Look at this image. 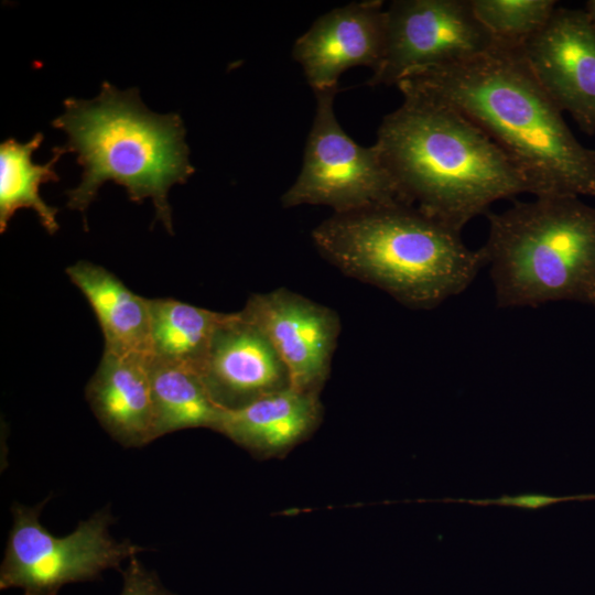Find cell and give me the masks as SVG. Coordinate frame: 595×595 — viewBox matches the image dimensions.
Segmentation results:
<instances>
[{
  "label": "cell",
  "mask_w": 595,
  "mask_h": 595,
  "mask_svg": "<svg viewBox=\"0 0 595 595\" xmlns=\"http://www.w3.org/2000/svg\"><path fill=\"white\" fill-rule=\"evenodd\" d=\"M520 47L497 43L470 60L410 73L396 86L470 120L519 170L530 194L595 196L593 149L574 137Z\"/></svg>",
  "instance_id": "1"
},
{
  "label": "cell",
  "mask_w": 595,
  "mask_h": 595,
  "mask_svg": "<svg viewBox=\"0 0 595 595\" xmlns=\"http://www.w3.org/2000/svg\"><path fill=\"white\" fill-rule=\"evenodd\" d=\"M379 126L376 145L400 199L459 231L530 188L506 154L452 107L413 94Z\"/></svg>",
  "instance_id": "2"
},
{
  "label": "cell",
  "mask_w": 595,
  "mask_h": 595,
  "mask_svg": "<svg viewBox=\"0 0 595 595\" xmlns=\"http://www.w3.org/2000/svg\"><path fill=\"white\" fill-rule=\"evenodd\" d=\"M63 104L64 112L52 126L64 131L67 141L53 149L75 153L83 167L79 184L66 192L67 207L85 214L100 186L113 182L132 202L151 198L156 219L173 234L169 190L195 172L181 116L153 112L138 88L119 90L106 80L94 99L69 97Z\"/></svg>",
  "instance_id": "3"
},
{
  "label": "cell",
  "mask_w": 595,
  "mask_h": 595,
  "mask_svg": "<svg viewBox=\"0 0 595 595\" xmlns=\"http://www.w3.org/2000/svg\"><path fill=\"white\" fill-rule=\"evenodd\" d=\"M312 238L343 273L414 310L462 294L486 267L480 248L467 247L459 230L405 204L334 213Z\"/></svg>",
  "instance_id": "4"
},
{
  "label": "cell",
  "mask_w": 595,
  "mask_h": 595,
  "mask_svg": "<svg viewBox=\"0 0 595 595\" xmlns=\"http://www.w3.org/2000/svg\"><path fill=\"white\" fill-rule=\"evenodd\" d=\"M486 216L480 250L498 307L595 306V207L580 196L549 195Z\"/></svg>",
  "instance_id": "5"
},
{
  "label": "cell",
  "mask_w": 595,
  "mask_h": 595,
  "mask_svg": "<svg viewBox=\"0 0 595 595\" xmlns=\"http://www.w3.org/2000/svg\"><path fill=\"white\" fill-rule=\"evenodd\" d=\"M48 498L34 507L14 502L12 527L0 565V589L19 588L23 595H57L67 584L95 581L145 549L110 534V506L80 520L64 537L52 534L40 520Z\"/></svg>",
  "instance_id": "6"
},
{
  "label": "cell",
  "mask_w": 595,
  "mask_h": 595,
  "mask_svg": "<svg viewBox=\"0 0 595 595\" xmlns=\"http://www.w3.org/2000/svg\"><path fill=\"white\" fill-rule=\"evenodd\" d=\"M335 94L315 93V116L302 169L281 196L282 206L326 205L342 214L403 204L377 145L356 143L338 123Z\"/></svg>",
  "instance_id": "7"
},
{
  "label": "cell",
  "mask_w": 595,
  "mask_h": 595,
  "mask_svg": "<svg viewBox=\"0 0 595 595\" xmlns=\"http://www.w3.org/2000/svg\"><path fill=\"white\" fill-rule=\"evenodd\" d=\"M496 44L470 0H396L386 9L383 57L368 84L397 85L410 73L461 63Z\"/></svg>",
  "instance_id": "8"
},
{
  "label": "cell",
  "mask_w": 595,
  "mask_h": 595,
  "mask_svg": "<svg viewBox=\"0 0 595 595\" xmlns=\"http://www.w3.org/2000/svg\"><path fill=\"white\" fill-rule=\"evenodd\" d=\"M521 53L533 76L586 134L595 133V28L585 10L558 6Z\"/></svg>",
  "instance_id": "9"
},
{
  "label": "cell",
  "mask_w": 595,
  "mask_h": 595,
  "mask_svg": "<svg viewBox=\"0 0 595 595\" xmlns=\"http://www.w3.org/2000/svg\"><path fill=\"white\" fill-rule=\"evenodd\" d=\"M241 312L271 340L291 387L320 393L340 333L338 314L285 288L251 295Z\"/></svg>",
  "instance_id": "10"
},
{
  "label": "cell",
  "mask_w": 595,
  "mask_h": 595,
  "mask_svg": "<svg viewBox=\"0 0 595 595\" xmlns=\"http://www.w3.org/2000/svg\"><path fill=\"white\" fill-rule=\"evenodd\" d=\"M201 375L223 410L240 409L291 387L288 369L266 333L241 311L225 313Z\"/></svg>",
  "instance_id": "11"
},
{
  "label": "cell",
  "mask_w": 595,
  "mask_h": 595,
  "mask_svg": "<svg viewBox=\"0 0 595 595\" xmlns=\"http://www.w3.org/2000/svg\"><path fill=\"white\" fill-rule=\"evenodd\" d=\"M386 43L380 0L350 2L318 17L294 43L292 57L314 93L337 90L340 75L355 66L379 67Z\"/></svg>",
  "instance_id": "12"
},
{
  "label": "cell",
  "mask_w": 595,
  "mask_h": 595,
  "mask_svg": "<svg viewBox=\"0 0 595 595\" xmlns=\"http://www.w3.org/2000/svg\"><path fill=\"white\" fill-rule=\"evenodd\" d=\"M149 360L104 351L85 389L94 415L123 447L156 440Z\"/></svg>",
  "instance_id": "13"
},
{
  "label": "cell",
  "mask_w": 595,
  "mask_h": 595,
  "mask_svg": "<svg viewBox=\"0 0 595 595\" xmlns=\"http://www.w3.org/2000/svg\"><path fill=\"white\" fill-rule=\"evenodd\" d=\"M318 394L290 387L240 409L224 410L216 432L251 454L281 455L320 424L323 408Z\"/></svg>",
  "instance_id": "14"
},
{
  "label": "cell",
  "mask_w": 595,
  "mask_h": 595,
  "mask_svg": "<svg viewBox=\"0 0 595 595\" xmlns=\"http://www.w3.org/2000/svg\"><path fill=\"white\" fill-rule=\"evenodd\" d=\"M66 274L97 316L104 351L151 359L150 299L133 293L113 273L89 261L67 267Z\"/></svg>",
  "instance_id": "15"
},
{
  "label": "cell",
  "mask_w": 595,
  "mask_h": 595,
  "mask_svg": "<svg viewBox=\"0 0 595 595\" xmlns=\"http://www.w3.org/2000/svg\"><path fill=\"white\" fill-rule=\"evenodd\" d=\"M149 371L156 439L185 429L216 431L224 410L210 398L197 369L151 358Z\"/></svg>",
  "instance_id": "16"
},
{
  "label": "cell",
  "mask_w": 595,
  "mask_h": 595,
  "mask_svg": "<svg viewBox=\"0 0 595 595\" xmlns=\"http://www.w3.org/2000/svg\"><path fill=\"white\" fill-rule=\"evenodd\" d=\"M43 133L20 143L9 138L0 144V232L7 230L8 224L20 208L33 209L45 230L53 235L58 230L56 214L58 209L47 205L40 195V186L44 183L58 182L55 164L62 154L53 151V158L45 164H35L32 155L43 142Z\"/></svg>",
  "instance_id": "17"
},
{
  "label": "cell",
  "mask_w": 595,
  "mask_h": 595,
  "mask_svg": "<svg viewBox=\"0 0 595 595\" xmlns=\"http://www.w3.org/2000/svg\"><path fill=\"white\" fill-rule=\"evenodd\" d=\"M151 358L178 363L201 372L225 313L170 298L150 299Z\"/></svg>",
  "instance_id": "18"
},
{
  "label": "cell",
  "mask_w": 595,
  "mask_h": 595,
  "mask_svg": "<svg viewBox=\"0 0 595 595\" xmlns=\"http://www.w3.org/2000/svg\"><path fill=\"white\" fill-rule=\"evenodd\" d=\"M475 15L497 43L521 46L559 6L554 0H470Z\"/></svg>",
  "instance_id": "19"
},
{
  "label": "cell",
  "mask_w": 595,
  "mask_h": 595,
  "mask_svg": "<svg viewBox=\"0 0 595 595\" xmlns=\"http://www.w3.org/2000/svg\"><path fill=\"white\" fill-rule=\"evenodd\" d=\"M122 587L119 595H176L166 588L156 573L147 569L136 556L120 571Z\"/></svg>",
  "instance_id": "20"
},
{
  "label": "cell",
  "mask_w": 595,
  "mask_h": 595,
  "mask_svg": "<svg viewBox=\"0 0 595 595\" xmlns=\"http://www.w3.org/2000/svg\"><path fill=\"white\" fill-rule=\"evenodd\" d=\"M593 495H583V496H574V497H551L547 495L541 494H524L519 495L515 497L504 496L497 499H486V500H472L473 504H479V505H504V506H516L519 508L524 509H539L547 507L549 505L562 501V500H570V499H593Z\"/></svg>",
  "instance_id": "21"
},
{
  "label": "cell",
  "mask_w": 595,
  "mask_h": 595,
  "mask_svg": "<svg viewBox=\"0 0 595 595\" xmlns=\"http://www.w3.org/2000/svg\"><path fill=\"white\" fill-rule=\"evenodd\" d=\"M585 11L588 14L592 24L595 28V0H588L585 4Z\"/></svg>",
  "instance_id": "22"
},
{
  "label": "cell",
  "mask_w": 595,
  "mask_h": 595,
  "mask_svg": "<svg viewBox=\"0 0 595 595\" xmlns=\"http://www.w3.org/2000/svg\"><path fill=\"white\" fill-rule=\"evenodd\" d=\"M593 158H594V161H595V150H593Z\"/></svg>",
  "instance_id": "23"
}]
</instances>
